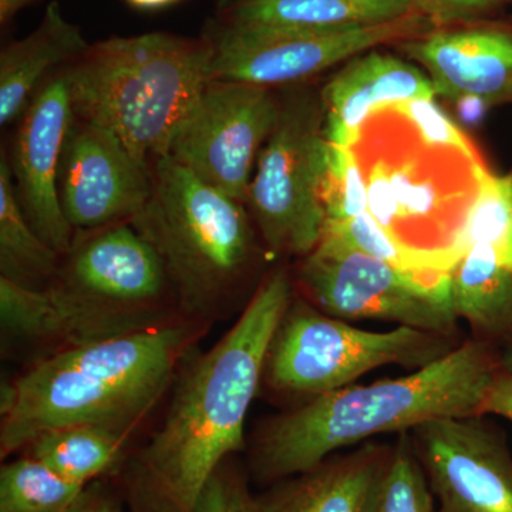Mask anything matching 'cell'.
<instances>
[{
	"label": "cell",
	"instance_id": "obj_1",
	"mask_svg": "<svg viewBox=\"0 0 512 512\" xmlns=\"http://www.w3.org/2000/svg\"><path fill=\"white\" fill-rule=\"evenodd\" d=\"M292 299L284 269L266 276L227 335L184 370L163 426L124 474L127 512H194L212 474L244 448L245 419Z\"/></svg>",
	"mask_w": 512,
	"mask_h": 512
},
{
	"label": "cell",
	"instance_id": "obj_2",
	"mask_svg": "<svg viewBox=\"0 0 512 512\" xmlns=\"http://www.w3.org/2000/svg\"><path fill=\"white\" fill-rule=\"evenodd\" d=\"M501 372V352L471 340L412 375L312 397L262 427L252 447V476L272 485L377 434L406 433L430 420L483 414Z\"/></svg>",
	"mask_w": 512,
	"mask_h": 512
},
{
	"label": "cell",
	"instance_id": "obj_3",
	"mask_svg": "<svg viewBox=\"0 0 512 512\" xmlns=\"http://www.w3.org/2000/svg\"><path fill=\"white\" fill-rule=\"evenodd\" d=\"M200 326L170 322L66 346L3 387L0 453L47 433L93 424L130 434L163 396Z\"/></svg>",
	"mask_w": 512,
	"mask_h": 512
},
{
	"label": "cell",
	"instance_id": "obj_4",
	"mask_svg": "<svg viewBox=\"0 0 512 512\" xmlns=\"http://www.w3.org/2000/svg\"><path fill=\"white\" fill-rule=\"evenodd\" d=\"M171 302L163 262L131 222L79 232L45 291L0 278L3 330L64 348L170 323Z\"/></svg>",
	"mask_w": 512,
	"mask_h": 512
},
{
	"label": "cell",
	"instance_id": "obj_5",
	"mask_svg": "<svg viewBox=\"0 0 512 512\" xmlns=\"http://www.w3.org/2000/svg\"><path fill=\"white\" fill-rule=\"evenodd\" d=\"M350 150L377 224L431 271L453 274L467 254L484 158L427 141L394 104L372 111Z\"/></svg>",
	"mask_w": 512,
	"mask_h": 512
},
{
	"label": "cell",
	"instance_id": "obj_6",
	"mask_svg": "<svg viewBox=\"0 0 512 512\" xmlns=\"http://www.w3.org/2000/svg\"><path fill=\"white\" fill-rule=\"evenodd\" d=\"M211 62L207 37L154 32L101 40L64 67L74 117L111 131L153 168L210 82Z\"/></svg>",
	"mask_w": 512,
	"mask_h": 512
},
{
	"label": "cell",
	"instance_id": "obj_7",
	"mask_svg": "<svg viewBox=\"0 0 512 512\" xmlns=\"http://www.w3.org/2000/svg\"><path fill=\"white\" fill-rule=\"evenodd\" d=\"M151 177L150 200L131 224L160 256L178 309L195 320L218 318L254 261L244 202L168 156L153 165Z\"/></svg>",
	"mask_w": 512,
	"mask_h": 512
},
{
	"label": "cell",
	"instance_id": "obj_8",
	"mask_svg": "<svg viewBox=\"0 0 512 512\" xmlns=\"http://www.w3.org/2000/svg\"><path fill=\"white\" fill-rule=\"evenodd\" d=\"M454 348L453 338L407 326L390 332L353 328L308 301L292 299L269 346L264 380L279 393L316 397L379 367L421 369Z\"/></svg>",
	"mask_w": 512,
	"mask_h": 512
},
{
	"label": "cell",
	"instance_id": "obj_9",
	"mask_svg": "<svg viewBox=\"0 0 512 512\" xmlns=\"http://www.w3.org/2000/svg\"><path fill=\"white\" fill-rule=\"evenodd\" d=\"M322 96L292 92L279 107L262 147L247 204L266 248L276 255H309L325 229L322 188L328 167Z\"/></svg>",
	"mask_w": 512,
	"mask_h": 512
},
{
	"label": "cell",
	"instance_id": "obj_10",
	"mask_svg": "<svg viewBox=\"0 0 512 512\" xmlns=\"http://www.w3.org/2000/svg\"><path fill=\"white\" fill-rule=\"evenodd\" d=\"M299 284L312 303L339 319H375L454 338L451 274L404 271L323 235L305 256Z\"/></svg>",
	"mask_w": 512,
	"mask_h": 512
},
{
	"label": "cell",
	"instance_id": "obj_11",
	"mask_svg": "<svg viewBox=\"0 0 512 512\" xmlns=\"http://www.w3.org/2000/svg\"><path fill=\"white\" fill-rule=\"evenodd\" d=\"M440 22L421 13L349 29L220 22L207 37L212 46L211 80L264 87L305 82L360 53L424 35Z\"/></svg>",
	"mask_w": 512,
	"mask_h": 512
},
{
	"label": "cell",
	"instance_id": "obj_12",
	"mask_svg": "<svg viewBox=\"0 0 512 512\" xmlns=\"http://www.w3.org/2000/svg\"><path fill=\"white\" fill-rule=\"evenodd\" d=\"M279 107L281 101L269 87L210 80L175 131L167 156L205 184L247 204Z\"/></svg>",
	"mask_w": 512,
	"mask_h": 512
},
{
	"label": "cell",
	"instance_id": "obj_13",
	"mask_svg": "<svg viewBox=\"0 0 512 512\" xmlns=\"http://www.w3.org/2000/svg\"><path fill=\"white\" fill-rule=\"evenodd\" d=\"M484 417L430 420L410 431L436 512H512V454Z\"/></svg>",
	"mask_w": 512,
	"mask_h": 512
},
{
	"label": "cell",
	"instance_id": "obj_14",
	"mask_svg": "<svg viewBox=\"0 0 512 512\" xmlns=\"http://www.w3.org/2000/svg\"><path fill=\"white\" fill-rule=\"evenodd\" d=\"M151 190L150 167L111 131L73 117L57 174L60 205L73 231L133 221L146 207Z\"/></svg>",
	"mask_w": 512,
	"mask_h": 512
},
{
	"label": "cell",
	"instance_id": "obj_15",
	"mask_svg": "<svg viewBox=\"0 0 512 512\" xmlns=\"http://www.w3.org/2000/svg\"><path fill=\"white\" fill-rule=\"evenodd\" d=\"M396 46L429 74L437 96L512 104V15L440 22Z\"/></svg>",
	"mask_w": 512,
	"mask_h": 512
},
{
	"label": "cell",
	"instance_id": "obj_16",
	"mask_svg": "<svg viewBox=\"0 0 512 512\" xmlns=\"http://www.w3.org/2000/svg\"><path fill=\"white\" fill-rule=\"evenodd\" d=\"M74 114L67 74H55L35 94L20 117L13 143V184L30 225L57 254L72 248L74 237L57 191L60 157Z\"/></svg>",
	"mask_w": 512,
	"mask_h": 512
},
{
	"label": "cell",
	"instance_id": "obj_17",
	"mask_svg": "<svg viewBox=\"0 0 512 512\" xmlns=\"http://www.w3.org/2000/svg\"><path fill=\"white\" fill-rule=\"evenodd\" d=\"M320 96L326 140L350 147L373 110L403 101L434 100L437 92L420 67L373 49L343 63Z\"/></svg>",
	"mask_w": 512,
	"mask_h": 512
},
{
	"label": "cell",
	"instance_id": "obj_18",
	"mask_svg": "<svg viewBox=\"0 0 512 512\" xmlns=\"http://www.w3.org/2000/svg\"><path fill=\"white\" fill-rule=\"evenodd\" d=\"M390 450L367 444L348 456H330L305 473L272 484L256 497L259 512H362Z\"/></svg>",
	"mask_w": 512,
	"mask_h": 512
},
{
	"label": "cell",
	"instance_id": "obj_19",
	"mask_svg": "<svg viewBox=\"0 0 512 512\" xmlns=\"http://www.w3.org/2000/svg\"><path fill=\"white\" fill-rule=\"evenodd\" d=\"M420 13L450 20L434 0H220L221 22L285 28H362Z\"/></svg>",
	"mask_w": 512,
	"mask_h": 512
},
{
	"label": "cell",
	"instance_id": "obj_20",
	"mask_svg": "<svg viewBox=\"0 0 512 512\" xmlns=\"http://www.w3.org/2000/svg\"><path fill=\"white\" fill-rule=\"evenodd\" d=\"M82 30L66 19L59 3L47 5L39 26L10 43L0 55V124L20 119L56 67H66L89 49Z\"/></svg>",
	"mask_w": 512,
	"mask_h": 512
},
{
	"label": "cell",
	"instance_id": "obj_21",
	"mask_svg": "<svg viewBox=\"0 0 512 512\" xmlns=\"http://www.w3.org/2000/svg\"><path fill=\"white\" fill-rule=\"evenodd\" d=\"M454 309L477 340L512 348V272L480 248H470L451 274Z\"/></svg>",
	"mask_w": 512,
	"mask_h": 512
},
{
	"label": "cell",
	"instance_id": "obj_22",
	"mask_svg": "<svg viewBox=\"0 0 512 512\" xmlns=\"http://www.w3.org/2000/svg\"><path fill=\"white\" fill-rule=\"evenodd\" d=\"M128 433L80 424L47 431L28 447L30 457L73 484L87 485L119 471Z\"/></svg>",
	"mask_w": 512,
	"mask_h": 512
},
{
	"label": "cell",
	"instance_id": "obj_23",
	"mask_svg": "<svg viewBox=\"0 0 512 512\" xmlns=\"http://www.w3.org/2000/svg\"><path fill=\"white\" fill-rule=\"evenodd\" d=\"M62 262L30 225L16 195L12 170L0 160V278L32 291H45Z\"/></svg>",
	"mask_w": 512,
	"mask_h": 512
},
{
	"label": "cell",
	"instance_id": "obj_24",
	"mask_svg": "<svg viewBox=\"0 0 512 512\" xmlns=\"http://www.w3.org/2000/svg\"><path fill=\"white\" fill-rule=\"evenodd\" d=\"M84 490L36 458L20 457L0 471V512H69Z\"/></svg>",
	"mask_w": 512,
	"mask_h": 512
},
{
	"label": "cell",
	"instance_id": "obj_25",
	"mask_svg": "<svg viewBox=\"0 0 512 512\" xmlns=\"http://www.w3.org/2000/svg\"><path fill=\"white\" fill-rule=\"evenodd\" d=\"M362 512H436V500L414 450L410 431L400 433L370 488Z\"/></svg>",
	"mask_w": 512,
	"mask_h": 512
},
{
	"label": "cell",
	"instance_id": "obj_26",
	"mask_svg": "<svg viewBox=\"0 0 512 512\" xmlns=\"http://www.w3.org/2000/svg\"><path fill=\"white\" fill-rule=\"evenodd\" d=\"M467 252L476 247L512 272V173L481 175V187L466 227Z\"/></svg>",
	"mask_w": 512,
	"mask_h": 512
},
{
	"label": "cell",
	"instance_id": "obj_27",
	"mask_svg": "<svg viewBox=\"0 0 512 512\" xmlns=\"http://www.w3.org/2000/svg\"><path fill=\"white\" fill-rule=\"evenodd\" d=\"M322 201L325 225L348 221L369 210L365 180L350 147L329 143Z\"/></svg>",
	"mask_w": 512,
	"mask_h": 512
},
{
	"label": "cell",
	"instance_id": "obj_28",
	"mask_svg": "<svg viewBox=\"0 0 512 512\" xmlns=\"http://www.w3.org/2000/svg\"><path fill=\"white\" fill-rule=\"evenodd\" d=\"M194 512H259V507L247 478L227 460L205 484Z\"/></svg>",
	"mask_w": 512,
	"mask_h": 512
},
{
	"label": "cell",
	"instance_id": "obj_29",
	"mask_svg": "<svg viewBox=\"0 0 512 512\" xmlns=\"http://www.w3.org/2000/svg\"><path fill=\"white\" fill-rule=\"evenodd\" d=\"M394 106L413 121L414 126L427 141L458 147L471 156L483 157L473 140L451 121L434 100L403 101Z\"/></svg>",
	"mask_w": 512,
	"mask_h": 512
},
{
	"label": "cell",
	"instance_id": "obj_30",
	"mask_svg": "<svg viewBox=\"0 0 512 512\" xmlns=\"http://www.w3.org/2000/svg\"><path fill=\"white\" fill-rule=\"evenodd\" d=\"M69 512H127V507L123 494L103 481H94Z\"/></svg>",
	"mask_w": 512,
	"mask_h": 512
},
{
	"label": "cell",
	"instance_id": "obj_31",
	"mask_svg": "<svg viewBox=\"0 0 512 512\" xmlns=\"http://www.w3.org/2000/svg\"><path fill=\"white\" fill-rule=\"evenodd\" d=\"M434 2L441 6L450 20L501 15L507 5L504 0H434Z\"/></svg>",
	"mask_w": 512,
	"mask_h": 512
},
{
	"label": "cell",
	"instance_id": "obj_32",
	"mask_svg": "<svg viewBox=\"0 0 512 512\" xmlns=\"http://www.w3.org/2000/svg\"><path fill=\"white\" fill-rule=\"evenodd\" d=\"M483 414H494V416L504 417L512 423V375L503 372L497 379L488 393L483 406Z\"/></svg>",
	"mask_w": 512,
	"mask_h": 512
},
{
	"label": "cell",
	"instance_id": "obj_33",
	"mask_svg": "<svg viewBox=\"0 0 512 512\" xmlns=\"http://www.w3.org/2000/svg\"><path fill=\"white\" fill-rule=\"evenodd\" d=\"M453 101L456 103L458 117L467 126H478V124L483 123L488 110L491 109L487 101L480 99V97L470 96V94L457 97Z\"/></svg>",
	"mask_w": 512,
	"mask_h": 512
},
{
	"label": "cell",
	"instance_id": "obj_34",
	"mask_svg": "<svg viewBox=\"0 0 512 512\" xmlns=\"http://www.w3.org/2000/svg\"><path fill=\"white\" fill-rule=\"evenodd\" d=\"M36 0H0V23L8 25L16 15Z\"/></svg>",
	"mask_w": 512,
	"mask_h": 512
},
{
	"label": "cell",
	"instance_id": "obj_35",
	"mask_svg": "<svg viewBox=\"0 0 512 512\" xmlns=\"http://www.w3.org/2000/svg\"><path fill=\"white\" fill-rule=\"evenodd\" d=\"M126 2L136 9L157 10L168 8V6L174 5V3L180 2V0H126Z\"/></svg>",
	"mask_w": 512,
	"mask_h": 512
},
{
	"label": "cell",
	"instance_id": "obj_36",
	"mask_svg": "<svg viewBox=\"0 0 512 512\" xmlns=\"http://www.w3.org/2000/svg\"><path fill=\"white\" fill-rule=\"evenodd\" d=\"M501 365H503L505 372L512 375V348L504 349L501 352Z\"/></svg>",
	"mask_w": 512,
	"mask_h": 512
},
{
	"label": "cell",
	"instance_id": "obj_37",
	"mask_svg": "<svg viewBox=\"0 0 512 512\" xmlns=\"http://www.w3.org/2000/svg\"><path fill=\"white\" fill-rule=\"evenodd\" d=\"M505 3H511L512 0H504Z\"/></svg>",
	"mask_w": 512,
	"mask_h": 512
}]
</instances>
